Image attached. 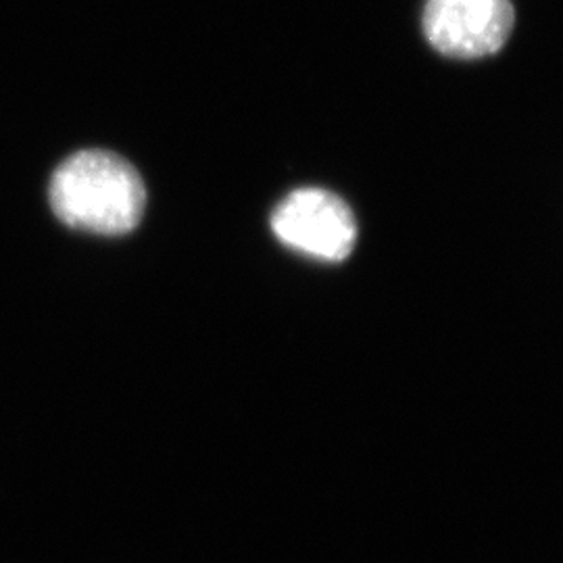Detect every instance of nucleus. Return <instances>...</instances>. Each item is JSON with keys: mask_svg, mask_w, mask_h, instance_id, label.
<instances>
[{"mask_svg": "<svg viewBox=\"0 0 563 563\" xmlns=\"http://www.w3.org/2000/svg\"><path fill=\"white\" fill-rule=\"evenodd\" d=\"M48 199L60 222L92 234L118 236L142 220L146 190L141 174L109 151H81L53 174Z\"/></svg>", "mask_w": 563, "mask_h": 563, "instance_id": "1", "label": "nucleus"}, {"mask_svg": "<svg viewBox=\"0 0 563 563\" xmlns=\"http://www.w3.org/2000/svg\"><path fill=\"white\" fill-rule=\"evenodd\" d=\"M278 241L322 262H342L357 241L353 211L322 188H301L288 195L272 216Z\"/></svg>", "mask_w": 563, "mask_h": 563, "instance_id": "2", "label": "nucleus"}, {"mask_svg": "<svg viewBox=\"0 0 563 563\" xmlns=\"http://www.w3.org/2000/svg\"><path fill=\"white\" fill-rule=\"evenodd\" d=\"M509 0H428L423 32L451 59H481L501 51L514 30Z\"/></svg>", "mask_w": 563, "mask_h": 563, "instance_id": "3", "label": "nucleus"}]
</instances>
